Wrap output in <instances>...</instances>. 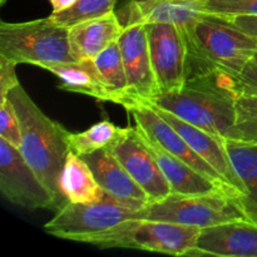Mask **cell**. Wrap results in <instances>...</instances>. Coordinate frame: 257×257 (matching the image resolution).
<instances>
[{
    "label": "cell",
    "mask_w": 257,
    "mask_h": 257,
    "mask_svg": "<svg viewBox=\"0 0 257 257\" xmlns=\"http://www.w3.org/2000/svg\"><path fill=\"white\" fill-rule=\"evenodd\" d=\"M60 190L68 202L95 203L104 200L105 192L83 157L70 151L60 176Z\"/></svg>",
    "instance_id": "ffe728a7"
},
{
    "label": "cell",
    "mask_w": 257,
    "mask_h": 257,
    "mask_svg": "<svg viewBox=\"0 0 257 257\" xmlns=\"http://www.w3.org/2000/svg\"><path fill=\"white\" fill-rule=\"evenodd\" d=\"M201 228L163 221L131 218L84 238L100 248H135L173 256H188L196 247Z\"/></svg>",
    "instance_id": "5b68a950"
},
{
    "label": "cell",
    "mask_w": 257,
    "mask_h": 257,
    "mask_svg": "<svg viewBox=\"0 0 257 257\" xmlns=\"http://www.w3.org/2000/svg\"><path fill=\"white\" fill-rule=\"evenodd\" d=\"M150 104V103H148ZM152 105V104H151ZM158 114L168 123L172 125L181 136L183 140L190 145V147L197 153L200 157H202L208 165L212 166L218 175L222 177L223 182L232 188L238 196L240 200L246 196V188L243 186L242 181L236 173L233 168L232 162L228 156L227 147H226V140L218 136L208 133L186 120L181 119L177 115L167 112L153 105Z\"/></svg>",
    "instance_id": "4fadbf2b"
},
{
    "label": "cell",
    "mask_w": 257,
    "mask_h": 257,
    "mask_svg": "<svg viewBox=\"0 0 257 257\" xmlns=\"http://www.w3.org/2000/svg\"><path fill=\"white\" fill-rule=\"evenodd\" d=\"M146 30L160 92L180 90L190 78V50L185 33L171 23H147Z\"/></svg>",
    "instance_id": "ba28073f"
},
{
    "label": "cell",
    "mask_w": 257,
    "mask_h": 257,
    "mask_svg": "<svg viewBox=\"0 0 257 257\" xmlns=\"http://www.w3.org/2000/svg\"><path fill=\"white\" fill-rule=\"evenodd\" d=\"M17 63L0 55V100L8 98L10 90L20 84L17 77Z\"/></svg>",
    "instance_id": "f1b7e54d"
},
{
    "label": "cell",
    "mask_w": 257,
    "mask_h": 257,
    "mask_svg": "<svg viewBox=\"0 0 257 257\" xmlns=\"http://www.w3.org/2000/svg\"><path fill=\"white\" fill-rule=\"evenodd\" d=\"M233 79L240 94L257 97V62L255 60H250Z\"/></svg>",
    "instance_id": "83f0119b"
},
{
    "label": "cell",
    "mask_w": 257,
    "mask_h": 257,
    "mask_svg": "<svg viewBox=\"0 0 257 257\" xmlns=\"http://www.w3.org/2000/svg\"><path fill=\"white\" fill-rule=\"evenodd\" d=\"M231 19L243 32L257 38V15H240V17H233Z\"/></svg>",
    "instance_id": "f546056e"
},
{
    "label": "cell",
    "mask_w": 257,
    "mask_h": 257,
    "mask_svg": "<svg viewBox=\"0 0 257 257\" xmlns=\"http://www.w3.org/2000/svg\"><path fill=\"white\" fill-rule=\"evenodd\" d=\"M207 0H131L115 13L123 27L137 23H171L186 30L206 13Z\"/></svg>",
    "instance_id": "9a60e30c"
},
{
    "label": "cell",
    "mask_w": 257,
    "mask_h": 257,
    "mask_svg": "<svg viewBox=\"0 0 257 257\" xmlns=\"http://www.w3.org/2000/svg\"><path fill=\"white\" fill-rule=\"evenodd\" d=\"M93 60L109 93L110 102L120 104L127 109L132 104V99L128 93L127 74L118 42L100 52Z\"/></svg>",
    "instance_id": "7402d4cb"
},
{
    "label": "cell",
    "mask_w": 257,
    "mask_h": 257,
    "mask_svg": "<svg viewBox=\"0 0 257 257\" xmlns=\"http://www.w3.org/2000/svg\"><path fill=\"white\" fill-rule=\"evenodd\" d=\"M0 138L20 150L22 130L17 109L9 98L0 100Z\"/></svg>",
    "instance_id": "484cf974"
},
{
    "label": "cell",
    "mask_w": 257,
    "mask_h": 257,
    "mask_svg": "<svg viewBox=\"0 0 257 257\" xmlns=\"http://www.w3.org/2000/svg\"><path fill=\"white\" fill-rule=\"evenodd\" d=\"M0 191L9 202L27 208H58L59 205L18 148L0 138Z\"/></svg>",
    "instance_id": "9c48e42d"
},
{
    "label": "cell",
    "mask_w": 257,
    "mask_h": 257,
    "mask_svg": "<svg viewBox=\"0 0 257 257\" xmlns=\"http://www.w3.org/2000/svg\"><path fill=\"white\" fill-rule=\"evenodd\" d=\"M109 150L131 177L147 193L150 203L165 200L172 193L155 156L137 128H123V132Z\"/></svg>",
    "instance_id": "30bf717a"
},
{
    "label": "cell",
    "mask_w": 257,
    "mask_h": 257,
    "mask_svg": "<svg viewBox=\"0 0 257 257\" xmlns=\"http://www.w3.org/2000/svg\"><path fill=\"white\" fill-rule=\"evenodd\" d=\"M205 10L228 18L257 15V0H207Z\"/></svg>",
    "instance_id": "4316f807"
},
{
    "label": "cell",
    "mask_w": 257,
    "mask_h": 257,
    "mask_svg": "<svg viewBox=\"0 0 257 257\" xmlns=\"http://www.w3.org/2000/svg\"><path fill=\"white\" fill-rule=\"evenodd\" d=\"M17 109L22 130L20 153L38 177L43 181L55 201L63 207L68 202L60 190V176L70 152L69 131L48 117L30 98L22 84L8 94Z\"/></svg>",
    "instance_id": "7a4b0ae2"
},
{
    "label": "cell",
    "mask_w": 257,
    "mask_h": 257,
    "mask_svg": "<svg viewBox=\"0 0 257 257\" xmlns=\"http://www.w3.org/2000/svg\"><path fill=\"white\" fill-rule=\"evenodd\" d=\"M257 257V222L237 220L201 230L188 256Z\"/></svg>",
    "instance_id": "5bb4252c"
},
{
    "label": "cell",
    "mask_w": 257,
    "mask_h": 257,
    "mask_svg": "<svg viewBox=\"0 0 257 257\" xmlns=\"http://www.w3.org/2000/svg\"><path fill=\"white\" fill-rule=\"evenodd\" d=\"M183 33L190 50V78L210 70L236 77L257 52V38L223 15L205 13Z\"/></svg>",
    "instance_id": "3957f363"
},
{
    "label": "cell",
    "mask_w": 257,
    "mask_h": 257,
    "mask_svg": "<svg viewBox=\"0 0 257 257\" xmlns=\"http://www.w3.org/2000/svg\"><path fill=\"white\" fill-rule=\"evenodd\" d=\"M135 218L178 223L203 228L247 220L240 197L230 191H215L198 195L171 193L165 200L151 202L136 212Z\"/></svg>",
    "instance_id": "277c9868"
},
{
    "label": "cell",
    "mask_w": 257,
    "mask_h": 257,
    "mask_svg": "<svg viewBox=\"0 0 257 257\" xmlns=\"http://www.w3.org/2000/svg\"><path fill=\"white\" fill-rule=\"evenodd\" d=\"M49 2L53 7V13H58L73 7L78 0H49Z\"/></svg>",
    "instance_id": "4dcf8cb0"
},
{
    "label": "cell",
    "mask_w": 257,
    "mask_h": 257,
    "mask_svg": "<svg viewBox=\"0 0 257 257\" xmlns=\"http://www.w3.org/2000/svg\"><path fill=\"white\" fill-rule=\"evenodd\" d=\"M118 45L127 74L128 93L132 99L131 105L151 102L161 92L151 60L146 24L137 23L124 27Z\"/></svg>",
    "instance_id": "8fae6325"
},
{
    "label": "cell",
    "mask_w": 257,
    "mask_h": 257,
    "mask_svg": "<svg viewBox=\"0 0 257 257\" xmlns=\"http://www.w3.org/2000/svg\"><path fill=\"white\" fill-rule=\"evenodd\" d=\"M115 3L117 0H78L73 7L63 12L52 13L49 18L57 24L70 28L82 22L113 13Z\"/></svg>",
    "instance_id": "cb8c5ba5"
},
{
    "label": "cell",
    "mask_w": 257,
    "mask_h": 257,
    "mask_svg": "<svg viewBox=\"0 0 257 257\" xmlns=\"http://www.w3.org/2000/svg\"><path fill=\"white\" fill-rule=\"evenodd\" d=\"M232 140L257 143V97L238 94L236 102V124Z\"/></svg>",
    "instance_id": "d4e9b609"
},
{
    "label": "cell",
    "mask_w": 257,
    "mask_h": 257,
    "mask_svg": "<svg viewBox=\"0 0 257 257\" xmlns=\"http://www.w3.org/2000/svg\"><path fill=\"white\" fill-rule=\"evenodd\" d=\"M124 27L114 12L69 28V44L77 60L94 59L100 52L118 42Z\"/></svg>",
    "instance_id": "e0dca14e"
},
{
    "label": "cell",
    "mask_w": 257,
    "mask_h": 257,
    "mask_svg": "<svg viewBox=\"0 0 257 257\" xmlns=\"http://www.w3.org/2000/svg\"><path fill=\"white\" fill-rule=\"evenodd\" d=\"M38 67L55 75L60 80V89L80 93L99 102H110L109 93L93 59L68 63H42Z\"/></svg>",
    "instance_id": "d6986e66"
},
{
    "label": "cell",
    "mask_w": 257,
    "mask_h": 257,
    "mask_svg": "<svg viewBox=\"0 0 257 257\" xmlns=\"http://www.w3.org/2000/svg\"><path fill=\"white\" fill-rule=\"evenodd\" d=\"M0 55L17 64L75 62L69 44V28L50 18L23 23H0Z\"/></svg>",
    "instance_id": "8992f818"
},
{
    "label": "cell",
    "mask_w": 257,
    "mask_h": 257,
    "mask_svg": "<svg viewBox=\"0 0 257 257\" xmlns=\"http://www.w3.org/2000/svg\"><path fill=\"white\" fill-rule=\"evenodd\" d=\"M141 136L145 138L148 148L155 156L161 171L165 175L166 180H167L168 185L172 190V193H176V195H198V193L215 192V191H230V192L237 195L232 188L220 185V183L207 178L206 176L201 175L200 172L186 165L180 158L175 157L167 151L163 150L162 147H160L157 143L148 140L142 133H141Z\"/></svg>",
    "instance_id": "ac0fdd59"
},
{
    "label": "cell",
    "mask_w": 257,
    "mask_h": 257,
    "mask_svg": "<svg viewBox=\"0 0 257 257\" xmlns=\"http://www.w3.org/2000/svg\"><path fill=\"white\" fill-rule=\"evenodd\" d=\"M238 94L233 77L210 70L188 78L180 90L161 93L148 103L206 132L232 140Z\"/></svg>",
    "instance_id": "6da1fadb"
},
{
    "label": "cell",
    "mask_w": 257,
    "mask_h": 257,
    "mask_svg": "<svg viewBox=\"0 0 257 257\" xmlns=\"http://www.w3.org/2000/svg\"><path fill=\"white\" fill-rule=\"evenodd\" d=\"M228 156L246 188L241 203L248 218L257 222V143L226 140Z\"/></svg>",
    "instance_id": "44dd1931"
},
{
    "label": "cell",
    "mask_w": 257,
    "mask_h": 257,
    "mask_svg": "<svg viewBox=\"0 0 257 257\" xmlns=\"http://www.w3.org/2000/svg\"><path fill=\"white\" fill-rule=\"evenodd\" d=\"M82 157L93 171L105 195L136 210L150 203L147 193L131 177L109 148H102Z\"/></svg>",
    "instance_id": "2e32d148"
},
{
    "label": "cell",
    "mask_w": 257,
    "mask_h": 257,
    "mask_svg": "<svg viewBox=\"0 0 257 257\" xmlns=\"http://www.w3.org/2000/svg\"><path fill=\"white\" fill-rule=\"evenodd\" d=\"M122 132L123 128L117 127L110 120L104 119L93 124L84 132H70L68 143L70 151L82 157L102 148H109Z\"/></svg>",
    "instance_id": "603a6c76"
},
{
    "label": "cell",
    "mask_w": 257,
    "mask_h": 257,
    "mask_svg": "<svg viewBox=\"0 0 257 257\" xmlns=\"http://www.w3.org/2000/svg\"><path fill=\"white\" fill-rule=\"evenodd\" d=\"M253 60H255V62H257V52H256V54L253 55Z\"/></svg>",
    "instance_id": "d6a6232c"
},
{
    "label": "cell",
    "mask_w": 257,
    "mask_h": 257,
    "mask_svg": "<svg viewBox=\"0 0 257 257\" xmlns=\"http://www.w3.org/2000/svg\"><path fill=\"white\" fill-rule=\"evenodd\" d=\"M127 110L130 114H132L137 130L145 137L157 143L160 147H162L175 157L180 158L186 165L192 167L201 175L206 176L220 185L227 186L223 182L222 177L218 175L217 171L190 147L182 136L158 114L153 105L146 102H140L128 107Z\"/></svg>",
    "instance_id": "7c38bea8"
},
{
    "label": "cell",
    "mask_w": 257,
    "mask_h": 257,
    "mask_svg": "<svg viewBox=\"0 0 257 257\" xmlns=\"http://www.w3.org/2000/svg\"><path fill=\"white\" fill-rule=\"evenodd\" d=\"M137 211L107 195L104 200L95 203L67 202L45 223L44 231L63 240L83 242L89 236L135 218Z\"/></svg>",
    "instance_id": "52a82bcc"
},
{
    "label": "cell",
    "mask_w": 257,
    "mask_h": 257,
    "mask_svg": "<svg viewBox=\"0 0 257 257\" xmlns=\"http://www.w3.org/2000/svg\"><path fill=\"white\" fill-rule=\"evenodd\" d=\"M7 2H8V0H0V5H4Z\"/></svg>",
    "instance_id": "1f68e13d"
}]
</instances>
